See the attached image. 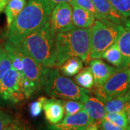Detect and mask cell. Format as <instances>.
I'll return each instance as SVG.
<instances>
[{"label":"cell","mask_w":130,"mask_h":130,"mask_svg":"<svg viewBox=\"0 0 130 130\" xmlns=\"http://www.w3.org/2000/svg\"><path fill=\"white\" fill-rule=\"evenodd\" d=\"M51 9L48 0H28L8 28L7 41L15 45L28 34L49 22Z\"/></svg>","instance_id":"obj_1"},{"label":"cell","mask_w":130,"mask_h":130,"mask_svg":"<svg viewBox=\"0 0 130 130\" xmlns=\"http://www.w3.org/2000/svg\"><path fill=\"white\" fill-rule=\"evenodd\" d=\"M13 46L44 67L52 68L56 66L57 53L55 37L51 34L49 22Z\"/></svg>","instance_id":"obj_2"},{"label":"cell","mask_w":130,"mask_h":130,"mask_svg":"<svg viewBox=\"0 0 130 130\" xmlns=\"http://www.w3.org/2000/svg\"><path fill=\"white\" fill-rule=\"evenodd\" d=\"M90 28H78L55 36L56 58V66L59 67L70 57H79L83 61L89 59L90 49Z\"/></svg>","instance_id":"obj_3"},{"label":"cell","mask_w":130,"mask_h":130,"mask_svg":"<svg viewBox=\"0 0 130 130\" xmlns=\"http://www.w3.org/2000/svg\"><path fill=\"white\" fill-rule=\"evenodd\" d=\"M44 88L49 96L63 100H76L83 103L90 95L89 90L79 87L72 79L62 76L57 69L50 68Z\"/></svg>","instance_id":"obj_4"},{"label":"cell","mask_w":130,"mask_h":130,"mask_svg":"<svg viewBox=\"0 0 130 130\" xmlns=\"http://www.w3.org/2000/svg\"><path fill=\"white\" fill-rule=\"evenodd\" d=\"M122 29V25L95 19L90 28L89 59H101L103 52L117 41Z\"/></svg>","instance_id":"obj_5"},{"label":"cell","mask_w":130,"mask_h":130,"mask_svg":"<svg viewBox=\"0 0 130 130\" xmlns=\"http://www.w3.org/2000/svg\"><path fill=\"white\" fill-rule=\"evenodd\" d=\"M130 87V66L116 71L102 85L95 86L94 93L103 102L124 95Z\"/></svg>","instance_id":"obj_6"},{"label":"cell","mask_w":130,"mask_h":130,"mask_svg":"<svg viewBox=\"0 0 130 130\" xmlns=\"http://www.w3.org/2000/svg\"><path fill=\"white\" fill-rule=\"evenodd\" d=\"M25 98L20 76L12 67L0 83V102L18 103Z\"/></svg>","instance_id":"obj_7"},{"label":"cell","mask_w":130,"mask_h":130,"mask_svg":"<svg viewBox=\"0 0 130 130\" xmlns=\"http://www.w3.org/2000/svg\"><path fill=\"white\" fill-rule=\"evenodd\" d=\"M49 25L51 34L55 37L59 32H64L74 29L72 23V7L70 3L61 2L51 9Z\"/></svg>","instance_id":"obj_8"},{"label":"cell","mask_w":130,"mask_h":130,"mask_svg":"<svg viewBox=\"0 0 130 130\" xmlns=\"http://www.w3.org/2000/svg\"><path fill=\"white\" fill-rule=\"evenodd\" d=\"M18 51L23 64L25 76L35 84L38 90L44 88L50 68L41 64L32 58L19 51L18 49Z\"/></svg>","instance_id":"obj_9"},{"label":"cell","mask_w":130,"mask_h":130,"mask_svg":"<svg viewBox=\"0 0 130 130\" xmlns=\"http://www.w3.org/2000/svg\"><path fill=\"white\" fill-rule=\"evenodd\" d=\"M93 124L92 119L84 110L72 115L66 116L56 124L51 125V130H87Z\"/></svg>","instance_id":"obj_10"},{"label":"cell","mask_w":130,"mask_h":130,"mask_svg":"<svg viewBox=\"0 0 130 130\" xmlns=\"http://www.w3.org/2000/svg\"><path fill=\"white\" fill-rule=\"evenodd\" d=\"M97 12V20L121 25L126 18L116 10L109 0H92Z\"/></svg>","instance_id":"obj_11"},{"label":"cell","mask_w":130,"mask_h":130,"mask_svg":"<svg viewBox=\"0 0 130 130\" xmlns=\"http://www.w3.org/2000/svg\"><path fill=\"white\" fill-rule=\"evenodd\" d=\"M43 102V110L47 121L51 124H56L60 122L64 114L62 100L59 98L41 97Z\"/></svg>","instance_id":"obj_12"},{"label":"cell","mask_w":130,"mask_h":130,"mask_svg":"<svg viewBox=\"0 0 130 130\" xmlns=\"http://www.w3.org/2000/svg\"><path fill=\"white\" fill-rule=\"evenodd\" d=\"M89 64L94 77V86L103 85L112 74L119 70L118 68L108 65L100 59H91Z\"/></svg>","instance_id":"obj_13"},{"label":"cell","mask_w":130,"mask_h":130,"mask_svg":"<svg viewBox=\"0 0 130 130\" xmlns=\"http://www.w3.org/2000/svg\"><path fill=\"white\" fill-rule=\"evenodd\" d=\"M83 110L92 119L93 124L98 125L106 116L105 106L102 101L97 97L89 95L83 102Z\"/></svg>","instance_id":"obj_14"},{"label":"cell","mask_w":130,"mask_h":130,"mask_svg":"<svg viewBox=\"0 0 130 130\" xmlns=\"http://www.w3.org/2000/svg\"><path fill=\"white\" fill-rule=\"evenodd\" d=\"M122 25V31L118 38L116 44L123 56L121 69L130 66V18L124 20Z\"/></svg>","instance_id":"obj_15"},{"label":"cell","mask_w":130,"mask_h":130,"mask_svg":"<svg viewBox=\"0 0 130 130\" xmlns=\"http://www.w3.org/2000/svg\"><path fill=\"white\" fill-rule=\"evenodd\" d=\"M72 7V23L75 28H90L95 20L91 12L75 5Z\"/></svg>","instance_id":"obj_16"},{"label":"cell","mask_w":130,"mask_h":130,"mask_svg":"<svg viewBox=\"0 0 130 130\" xmlns=\"http://www.w3.org/2000/svg\"><path fill=\"white\" fill-rule=\"evenodd\" d=\"M130 103V91L124 95L109 98L105 101L103 103L106 113L125 112Z\"/></svg>","instance_id":"obj_17"},{"label":"cell","mask_w":130,"mask_h":130,"mask_svg":"<svg viewBox=\"0 0 130 130\" xmlns=\"http://www.w3.org/2000/svg\"><path fill=\"white\" fill-rule=\"evenodd\" d=\"M59 70L66 77H73L83 67V63L79 57H70L59 67Z\"/></svg>","instance_id":"obj_18"},{"label":"cell","mask_w":130,"mask_h":130,"mask_svg":"<svg viewBox=\"0 0 130 130\" xmlns=\"http://www.w3.org/2000/svg\"><path fill=\"white\" fill-rule=\"evenodd\" d=\"M26 3V0H10L6 5L4 11L7 18V28H9L11 24L23 10Z\"/></svg>","instance_id":"obj_19"},{"label":"cell","mask_w":130,"mask_h":130,"mask_svg":"<svg viewBox=\"0 0 130 130\" xmlns=\"http://www.w3.org/2000/svg\"><path fill=\"white\" fill-rule=\"evenodd\" d=\"M101 58L108 61L109 64L116 67L118 70L121 69L123 63V56L116 44V42L103 52Z\"/></svg>","instance_id":"obj_20"},{"label":"cell","mask_w":130,"mask_h":130,"mask_svg":"<svg viewBox=\"0 0 130 130\" xmlns=\"http://www.w3.org/2000/svg\"><path fill=\"white\" fill-rule=\"evenodd\" d=\"M74 76V82L79 87L86 90H90L94 87L95 81L90 67H83V69Z\"/></svg>","instance_id":"obj_21"},{"label":"cell","mask_w":130,"mask_h":130,"mask_svg":"<svg viewBox=\"0 0 130 130\" xmlns=\"http://www.w3.org/2000/svg\"><path fill=\"white\" fill-rule=\"evenodd\" d=\"M104 119L124 129H128V121L125 112L106 113Z\"/></svg>","instance_id":"obj_22"},{"label":"cell","mask_w":130,"mask_h":130,"mask_svg":"<svg viewBox=\"0 0 130 130\" xmlns=\"http://www.w3.org/2000/svg\"><path fill=\"white\" fill-rule=\"evenodd\" d=\"M63 106L66 116L72 115L83 110V103L76 100H63Z\"/></svg>","instance_id":"obj_23"},{"label":"cell","mask_w":130,"mask_h":130,"mask_svg":"<svg viewBox=\"0 0 130 130\" xmlns=\"http://www.w3.org/2000/svg\"><path fill=\"white\" fill-rule=\"evenodd\" d=\"M113 7L126 18H130V0H109Z\"/></svg>","instance_id":"obj_24"},{"label":"cell","mask_w":130,"mask_h":130,"mask_svg":"<svg viewBox=\"0 0 130 130\" xmlns=\"http://www.w3.org/2000/svg\"><path fill=\"white\" fill-rule=\"evenodd\" d=\"M11 67H12V63L4 48V51L0 56V83L3 77Z\"/></svg>","instance_id":"obj_25"},{"label":"cell","mask_w":130,"mask_h":130,"mask_svg":"<svg viewBox=\"0 0 130 130\" xmlns=\"http://www.w3.org/2000/svg\"><path fill=\"white\" fill-rule=\"evenodd\" d=\"M71 5H77L79 7L91 12L95 16V19L97 18V12L95 10L92 0H74Z\"/></svg>","instance_id":"obj_26"},{"label":"cell","mask_w":130,"mask_h":130,"mask_svg":"<svg viewBox=\"0 0 130 130\" xmlns=\"http://www.w3.org/2000/svg\"><path fill=\"white\" fill-rule=\"evenodd\" d=\"M29 109L32 117H37L43 111V102L41 97L38 99V101H33L30 104Z\"/></svg>","instance_id":"obj_27"},{"label":"cell","mask_w":130,"mask_h":130,"mask_svg":"<svg viewBox=\"0 0 130 130\" xmlns=\"http://www.w3.org/2000/svg\"><path fill=\"white\" fill-rule=\"evenodd\" d=\"M12 124V117L7 113L0 110V130H4Z\"/></svg>","instance_id":"obj_28"},{"label":"cell","mask_w":130,"mask_h":130,"mask_svg":"<svg viewBox=\"0 0 130 130\" xmlns=\"http://www.w3.org/2000/svg\"><path fill=\"white\" fill-rule=\"evenodd\" d=\"M98 125L101 127V130H127L113 124L112 122L107 120L106 119H103L102 121L98 124Z\"/></svg>","instance_id":"obj_29"},{"label":"cell","mask_w":130,"mask_h":130,"mask_svg":"<svg viewBox=\"0 0 130 130\" xmlns=\"http://www.w3.org/2000/svg\"><path fill=\"white\" fill-rule=\"evenodd\" d=\"M74 1V0H48L51 7V9H53L57 4H59L61 2H67V3L72 4Z\"/></svg>","instance_id":"obj_30"},{"label":"cell","mask_w":130,"mask_h":130,"mask_svg":"<svg viewBox=\"0 0 130 130\" xmlns=\"http://www.w3.org/2000/svg\"><path fill=\"white\" fill-rule=\"evenodd\" d=\"M10 0H0V14L4 11L6 5Z\"/></svg>","instance_id":"obj_31"},{"label":"cell","mask_w":130,"mask_h":130,"mask_svg":"<svg viewBox=\"0 0 130 130\" xmlns=\"http://www.w3.org/2000/svg\"><path fill=\"white\" fill-rule=\"evenodd\" d=\"M126 115L127 121H128V129H130V103L126 110Z\"/></svg>","instance_id":"obj_32"},{"label":"cell","mask_w":130,"mask_h":130,"mask_svg":"<svg viewBox=\"0 0 130 130\" xmlns=\"http://www.w3.org/2000/svg\"><path fill=\"white\" fill-rule=\"evenodd\" d=\"M87 130H99L98 129V126L97 124H93L91 126H90L88 127V129Z\"/></svg>","instance_id":"obj_33"},{"label":"cell","mask_w":130,"mask_h":130,"mask_svg":"<svg viewBox=\"0 0 130 130\" xmlns=\"http://www.w3.org/2000/svg\"><path fill=\"white\" fill-rule=\"evenodd\" d=\"M4 130H14V129H13V128H12L11 126H7V127H6Z\"/></svg>","instance_id":"obj_34"},{"label":"cell","mask_w":130,"mask_h":130,"mask_svg":"<svg viewBox=\"0 0 130 130\" xmlns=\"http://www.w3.org/2000/svg\"><path fill=\"white\" fill-rule=\"evenodd\" d=\"M3 51H4V48L0 46V56H1V55H2V54Z\"/></svg>","instance_id":"obj_35"},{"label":"cell","mask_w":130,"mask_h":130,"mask_svg":"<svg viewBox=\"0 0 130 130\" xmlns=\"http://www.w3.org/2000/svg\"><path fill=\"white\" fill-rule=\"evenodd\" d=\"M129 91H130V87H129Z\"/></svg>","instance_id":"obj_36"},{"label":"cell","mask_w":130,"mask_h":130,"mask_svg":"<svg viewBox=\"0 0 130 130\" xmlns=\"http://www.w3.org/2000/svg\"><path fill=\"white\" fill-rule=\"evenodd\" d=\"M127 130H130V129H127Z\"/></svg>","instance_id":"obj_37"},{"label":"cell","mask_w":130,"mask_h":130,"mask_svg":"<svg viewBox=\"0 0 130 130\" xmlns=\"http://www.w3.org/2000/svg\"><path fill=\"white\" fill-rule=\"evenodd\" d=\"M0 35H1V33H0Z\"/></svg>","instance_id":"obj_38"},{"label":"cell","mask_w":130,"mask_h":130,"mask_svg":"<svg viewBox=\"0 0 130 130\" xmlns=\"http://www.w3.org/2000/svg\"><path fill=\"white\" fill-rule=\"evenodd\" d=\"M14 130H16V129H14Z\"/></svg>","instance_id":"obj_39"}]
</instances>
